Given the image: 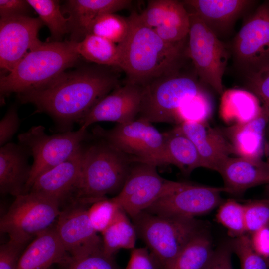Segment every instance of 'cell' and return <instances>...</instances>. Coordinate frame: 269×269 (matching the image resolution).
I'll return each instance as SVG.
<instances>
[{"mask_svg": "<svg viewBox=\"0 0 269 269\" xmlns=\"http://www.w3.org/2000/svg\"><path fill=\"white\" fill-rule=\"evenodd\" d=\"M163 134L165 145L161 156L155 163L157 167L172 164L187 175L197 168H204L195 146L178 126L163 133Z\"/></svg>", "mask_w": 269, "mask_h": 269, "instance_id": "obj_26", "label": "cell"}, {"mask_svg": "<svg viewBox=\"0 0 269 269\" xmlns=\"http://www.w3.org/2000/svg\"><path fill=\"white\" fill-rule=\"evenodd\" d=\"M97 137L99 141L83 146L81 172L72 202L90 205L108 194H118L134 163L131 157Z\"/></svg>", "mask_w": 269, "mask_h": 269, "instance_id": "obj_4", "label": "cell"}, {"mask_svg": "<svg viewBox=\"0 0 269 269\" xmlns=\"http://www.w3.org/2000/svg\"><path fill=\"white\" fill-rule=\"evenodd\" d=\"M93 134L131 157L133 162L155 165L165 145L163 133L151 123L138 119L117 124L109 130L96 127Z\"/></svg>", "mask_w": 269, "mask_h": 269, "instance_id": "obj_10", "label": "cell"}, {"mask_svg": "<svg viewBox=\"0 0 269 269\" xmlns=\"http://www.w3.org/2000/svg\"><path fill=\"white\" fill-rule=\"evenodd\" d=\"M89 138L87 129L67 131L48 135L45 128L32 127L18 136V143L25 147L33 158L31 170L24 193L29 191L34 181L43 173L65 161Z\"/></svg>", "mask_w": 269, "mask_h": 269, "instance_id": "obj_7", "label": "cell"}, {"mask_svg": "<svg viewBox=\"0 0 269 269\" xmlns=\"http://www.w3.org/2000/svg\"><path fill=\"white\" fill-rule=\"evenodd\" d=\"M77 42H43L28 53L12 71L1 76L0 96L41 89L75 65L81 57Z\"/></svg>", "mask_w": 269, "mask_h": 269, "instance_id": "obj_3", "label": "cell"}, {"mask_svg": "<svg viewBox=\"0 0 269 269\" xmlns=\"http://www.w3.org/2000/svg\"><path fill=\"white\" fill-rule=\"evenodd\" d=\"M184 5L190 7L219 37L228 33L236 21L256 3L250 0H187Z\"/></svg>", "mask_w": 269, "mask_h": 269, "instance_id": "obj_19", "label": "cell"}, {"mask_svg": "<svg viewBox=\"0 0 269 269\" xmlns=\"http://www.w3.org/2000/svg\"><path fill=\"white\" fill-rule=\"evenodd\" d=\"M30 154L23 145L9 142L0 148V192L15 197L24 193L32 165Z\"/></svg>", "mask_w": 269, "mask_h": 269, "instance_id": "obj_22", "label": "cell"}, {"mask_svg": "<svg viewBox=\"0 0 269 269\" xmlns=\"http://www.w3.org/2000/svg\"><path fill=\"white\" fill-rule=\"evenodd\" d=\"M244 205L246 232L252 234L269 226V199L250 201Z\"/></svg>", "mask_w": 269, "mask_h": 269, "instance_id": "obj_38", "label": "cell"}, {"mask_svg": "<svg viewBox=\"0 0 269 269\" xmlns=\"http://www.w3.org/2000/svg\"><path fill=\"white\" fill-rule=\"evenodd\" d=\"M212 110L211 99L203 90L183 103L177 111L176 123L179 125L185 122H206Z\"/></svg>", "mask_w": 269, "mask_h": 269, "instance_id": "obj_33", "label": "cell"}, {"mask_svg": "<svg viewBox=\"0 0 269 269\" xmlns=\"http://www.w3.org/2000/svg\"><path fill=\"white\" fill-rule=\"evenodd\" d=\"M132 219L137 236L163 268L192 238L203 231L195 218L161 216L144 211Z\"/></svg>", "mask_w": 269, "mask_h": 269, "instance_id": "obj_5", "label": "cell"}, {"mask_svg": "<svg viewBox=\"0 0 269 269\" xmlns=\"http://www.w3.org/2000/svg\"><path fill=\"white\" fill-rule=\"evenodd\" d=\"M189 13L188 57L200 81L222 95L224 92L222 78L229 57V51L198 16Z\"/></svg>", "mask_w": 269, "mask_h": 269, "instance_id": "obj_9", "label": "cell"}, {"mask_svg": "<svg viewBox=\"0 0 269 269\" xmlns=\"http://www.w3.org/2000/svg\"><path fill=\"white\" fill-rule=\"evenodd\" d=\"M70 257L52 226L37 235L23 252L17 269H48L55 263L63 265Z\"/></svg>", "mask_w": 269, "mask_h": 269, "instance_id": "obj_24", "label": "cell"}, {"mask_svg": "<svg viewBox=\"0 0 269 269\" xmlns=\"http://www.w3.org/2000/svg\"><path fill=\"white\" fill-rule=\"evenodd\" d=\"M121 209L113 198H105L90 204L87 212L95 231L102 233L113 223Z\"/></svg>", "mask_w": 269, "mask_h": 269, "instance_id": "obj_35", "label": "cell"}, {"mask_svg": "<svg viewBox=\"0 0 269 269\" xmlns=\"http://www.w3.org/2000/svg\"><path fill=\"white\" fill-rule=\"evenodd\" d=\"M87 205L78 202L71 203L61 210L55 226L65 250L73 259L103 248L102 238L90 222Z\"/></svg>", "mask_w": 269, "mask_h": 269, "instance_id": "obj_15", "label": "cell"}, {"mask_svg": "<svg viewBox=\"0 0 269 269\" xmlns=\"http://www.w3.org/2000/svg\"><path fill=\"white\" fill-rule=\"evenodd\" d=\"M260 102L250 91L229 89L222 94L220 115L225 122L232 125L244 124L259 115L262 107Z\"/></svg>", "mask_w": 269, "mask_h": 269, "instance_id": "obj_27", "label": "cell"}, {"mask_svg": "<svg viewBox=\"0 0 269 269\" xmlns=\"http://www.w3.org/2000/svg\"><path fill=\"white\" fill-rule=\"evenodd\" d=\"M265 151L269 154V141L266 143L265 146ZM266 191L269 198V182L266 184Z\"/></svg>", "mask_w": 269, "mask_h": 269, "instance_id": "obj_46", "label": "cell"}, {"mask_svg": "<svg viewBox=\"0 0 269 269\" xmlns=\"http://www.w3.org/2000/svg\"><path fill=\"white\" fill-rule=\"evenodd\" d=\"M143 87L124 83L99 101L78 123L87 129L101 121L125 123L135 120L139 112Z\"/></svg>", "mask_w": 269, "mask_h": 269, "instance_id": "obj_16", "label": "cell"}, {"mask_svg": "<svg viewBox=\"0 0 269 269\" xmlns=\"http://www.w3.org/2000/svg\"><path fill=\"white\" fill-rule=\"evenodd\" d=\"M39 18L21 16L0 19V67L9 73L29 52L43 42L38 32L43 25Z\"/></svg>", "mask_w": 269, "mask_h": 269, "instance_id": "obj_14", "label": "cell"}, {"mask_svg": "<svg viewBox=\"0 0 269 269\" xmlns=\"http://www.w3.org/2000/svg\"><path fill=\"white\" fill-rule=\"evenodd\" d=\"M217 172L223 178L226 192L234 195L269 182V162L261 158L229 157Z\"/></svg>", "mask_w": 269, "mask_h": 269, "instance_id": "obj_20", "label": "cell"}, {"mask_svg": "<svg viewBox=\"0 0 269 269\" xmlns=\"http://www.w3.org/2000/svg\"><path fill=\"white\" fill-rule=\"evenodd\" d=\"M38 14L44 25L49 29L53 41H61L62 37L69 33L68 18L64 16L59 0H26Z\"/></svg>", "mask_w": 269, "mask_h": 269, "instance_id": "obj_31", "label": "cell"}, {"mask_svg": "<svg viewBox=\"0 0 269 269\" xmlns=\"http://www.w3.org/2000/svg\"><path fill=\"white\" fill-rule=\"evenodd\" d=\"M214 252L210 238L202 231L192 238L163 269H202Z\"/></svg>", "mask_w": 269, "mask_h": 269, "instance_id": "obj_28", "label": "cell"}, {"mask_svg": "<svg viewBox=\"0 0 269 269\" xmlns=\"http://www.w3.org/2000/svg\"><path fill=\"white\" fill-rule=\"evenodd\" d=\"M133 163L122 189L113 197L132 218L146 210L159 199L177 189L183 183L163 178L154 165Z\"/></svg>", "mask_w": 269, "mask_h": 269, "instance_id": "obj_12", "label": "cell"}, {"mask_svg": "<svg viewBox=\"0 0 269 269\" xmlns=\"http://www.w3.org/2000/svg\"><path fill=\"white\" fill-rule=\"evenodd\" d=\"M231 246L223 245L214 250L210 260L202 269H233Z\"/></svg>", "mask_w": 269, "mask_h": 269, "instance_id": "obj_44", "label": "cell"}, {"mask_svg": "<svg viewBox=\"0 0 269 269\" xmlns=\"http://www.w3.org/2000/svg\"><path fill=\"white\" fill-rule=\"evenodd\" d=\"M130 0H70L66 1L64 11L68 15L70 41L79 42L87 35V30L97 18L128 8Z\"/></svg>", "mask_w": 269, "mask_h": 269, "instance_id": "obj_21", "label": "cell"}, {"mask_svg": "<svg viewBox=\"0 0 269 269\" xmlns=\"http://www.w3.org/2000/svg\"><path fill=\"white\" fill-rule=\"evenodd\" d=\"M250 238L252 247L256 253L269 261V226L253 233Z\"/></svg>", "mask_w": 269, "mask_h": 269, "instance_id": "obj_45", "label": "cell"}, {"mask_svg": "<svg viewBox=\"0 0 269 269\" xmlns=\"http://www.w3.org/2000/svg\"><path fill=\"white\" fill-rule=\"evenodd\" d=\"M129 29L127 18L115 13H108L93 21L88 29L87 35L94 34L119 44L126 39Z\"/></svg>", "mask_w": 269, "mask_h": 269, "instance_id": "obj_32", "label": "cell"}, {"mask_svg": "<svg viewBox=\"0 0 269 269\" xmlns=\"http://www.w3.org/2000/svg\"><path fill=\"white\" fill-rule=\"evenodd\" d=\"M63 265L66 269H120L114 256L105 254L103 248L79 258L70 257Z\"/></svg>", "mask_w": 269, "mask_h": 269, "instance_id": "obj_37", "label": "cell"}, {"mask_svg": "<svg viewBox=\"0 0 269 269\" xmlns=\"http://www.w3.org/2000/svg\"><path fill=\"white\" fill-rule=\"evenodd\" d=\"M127 19L128 35L118 44L119 68L126 75L124 83L144 87L157 78L184 69L186 62L190 59L188 37L177 42H167L146 26L139 13L134 12Z\"/></svg>", "mask_w": 269, "mask_h": 269, "instance_id": "obj_2", "label": "cell"}, {"mask_svg": "<svg viewBox=\"0 0 269 269\" xmlns=\"http://www.w3.org/2000/svg\"><path fill=\"white\" fill-rule=\"evenodd\" d=\"M231 247L239 258L241 269H268L269 261L256 253L248 235L235 238Z\"/></svg>", "mask_w": 269, "mask_h": 269, "instance_id": "obj_36", "label": "cell"}, {"mask_svg": "<svg viewBox=\"0 0 269 269\" xmlns=\"http://www.w3.org/2000/svg\"><path fill=\"white\" fill-rule=\"evenodd\" d=\"M52 269V268L51 267H50L49 269Z\"/></svg>", "mask_w": 269, "mask_h": 269, "instance_id": "obj_47", "label": "cell"}, {"mask_svg": "<svg viewBox=\"0 0 269 269\" xmlns=\"http://www.w3.org/2000/svg\"><path fill=\"white\" fill-rule=\"evenodd\" d=\"M139 15L147 27H158L170 35L185 33L190 27V14L183 2L178 0H148L147 7Z\"/></svg>", "mask_w": 269, "mask_h": 269, "instance_id": "obj_25", "label": "cell"}, {"mask_svg": "<svg viewBox=\"0 0 269 269\" xmlns=\"http://www.w3.org/2000/svg\"><path fill=\"white\" fill-rule=\"evenodd\" d=\"M268 121V109L262 104L260 113L252 120L242 124L231 125L222 131L235 154L260 159L265 151L264 138Z\"/></svg>", "mask_w": 269, "mask_h": 269, "instance_id": "obj_23", "label": "cell"}, {"mask_svg": "<svg viewBox=\"0 0 269 269\" xmlns=\"http://www.w3.org/2000/svg\"><path fill=\"white\" fill-rule=\"evenodd\" d=\"M76 48L80 56L90 62L119 69L120 50L117 44L89 34L77 42Z\"/></svg>", "mask_w": 269, "mask_h": 269, "instance_id": "obj_30", "label": "cell"}, {"mask_svg": "<svg viewBox=\"0 0 269 269\" xmlns=\"http://www.w3.org/2000/svg\"><path fill=\"white\" fill-rule=\"evenodd\" d=\"M130 259L125 269H163V267L147 247L131 250Z\"/></svg>", "mask_w": 269, "mask_h": 269, "instance_id": "obj_40", "label": "cell"}, {"mask_svg": "<svg viewBox=\"0 0 269 269\" xmlns=\"http://www.w3.org/2000/svg\"><path fill=\"white\" fill-rule=\"evenodd\" d=\"M31 8L25 0H0V18L28 16Z\"/></svg>", "mask_w": 269, "mask_h": 269, "instance_id": "obj_43", "label": "cell"}, {"mask_svg": "<svg viewBox=\"0 0 269 269\" xmlns=\"http://www.w3.org/2000/svg\"><path fill=\"white\" fill-rule=\"evenodd\" d=\"M216 219L228 230L229 234L237 238L246 234L244 205L229 199L219 205Z\"/></svg>", "mask_w": 269, "mask_h": 269, "instance_id": "obj_34", "label": "cell"}, {"mask_svg": "<svg viewBox=\"0 0 269 269\" xmlns=\"http://www.w3.org/2000/svg\"><path fill=\"white\" fill-rule=\"evenodd\" d=\"M101 234L103 250L108 255L114 256L121 249L132 250L135 248L136 230L123 209Z\"/></svg>", "mask_w": 269, "mask_h": 269, "instance_id": "obj_29", "label": "cell"}, {"mask_svg": "<svg viewBox=\"0 0 269 269\" xmlns=\"http://www.w3.org/2000/svg\"><path fill=\"white\" fill-rule=\"evenodd\" d=\"M247 87L254 94L269 112L266 134L269 136V65L257 73L246 76Z\"/></svg>", "mask_w": 269, "mask_h": 269, "instance_id": "obj_39", "label": "cell"}, {"mask_svg": "<svg viewBox=\"0 0 269 269\" xmlns=\"http://www.w3.org/2000/svg\"><path fill=\"white\" fill-rule=\"evenodd\" d=\"M231 54L245 76L269 65V0L259 5L234 37Z\"/></svg>", "mask_w": 269, "mask_h": 269, "instance_id": "obj_11", "label": "cell"}, {"mask_svg": "<svg viewBox=\"0 0 269 269\" xmlns=\"http://www.w3.org/2000/svg\"><path fill=\"white\" fill-rule=\"evenodd\" d=\"M116 67L93 63L65 72L46 86L17 94L23 103L49 115L63 132L70 131L102 98L119 86Z\"/></svg>", "mask_w": 269, "mask_h": 269, "instance_id": "obj_1", "label": "cell"}, {"mask_svg": "<svg viewBox=\"0 0 269 269\" xmlns=\"http://www.w3.org/2000/svg\"><path fill=\"white\" fill-rule=\"evenodd\" d=\"M184 70L161 77L143 87L136 119L150 123H176L177 111L183 103L203 91L196 73Z\"/></svg>", "mask_w": 269, "mask_h": 269, "instance_id": "obj_6", "label": "cell"}, {"mask_svg": "<svg viewBox=\"0 0 269 269\" xmlns=\"http://www.w3.org/2000/svg\"><path fill=\"white\" fill-rule=\"evenodd\" d=\"M20 121L17 109L10 107L0 121V147L9 143L17 132Z\"/></svg>", "mask_w": 269, "mask_h": 269, "instance_id": "obj_41", "label": "cell"}, {"mask_svg": "<svg viewBox=\"0 0 269 269\" xmlns=\"http://www.w3.org/2000/svg\"><path fill=\"white\" fill-rule=\"evenodd\" d=\"M177 126L195 146L204 168L217 172L230 155L235 154L222 131L211 127L207 122H185Z\"/></svg>", "mask_w": 269, "mask_h": 269, "instance_id": "obj_18", "label": "cell"}, {"mask_svg": "<svg viewBox=\"0 0 269 269\" xmlns=\"http://www.w3.org/2000/svg\"><path fill=\"white\" fill-rule=\"evenodd\" d=\"M61 210L58 202L38 194L19 195L0 219V232L6 233L9 241L25 246L52 227Z\"/></svg>", "mask_w": 269, "mask_h": 269, "instance_id": "obj_8", "label": "cell"}, {"mask_svg": "<svg viewBox=\"0 0 269 269\" xmlns=\"http://www.w3.org/2000/svg\"><path fill=\"white\" fill-rule=\"evenodd\" d=\"M25 246L8 241L0 247V269H17Z\"/></svg>", "mask_w": 269, "mask_h": 269, "instance_id": "obj_42", "label": "cell"}, {"mask_svg": "<svg viewBox=\"0 0 269 269\" xmlns=\"http://www.w3.org/2000/svg\"><path fill=\"white\" fill-rule=\"evenodd\" d=\"M83 146L68 159L39 176L28 192L46 197L58 202H71L79 181Z\"/></svg>", "mask_w": 269, "mask_h": 269, "instance_id": "obj_17", "label": "cell"}, {"mask_svg": "<svg viewBox=\"0 0 269 269\" xmlns=\"http://www.w3.org/2000/svg\"><path fill=\"white\" fill-rule=\"evenodd\" d=\"M222 192H226L224 187L183 182L179 188L159 199L145 211L161 216L195 218L219 206Z\"/></svg>", "mask_w": 269, "mask_h": 269, "instance_id": "obj_13", "label": "cell"}]
</instances>
